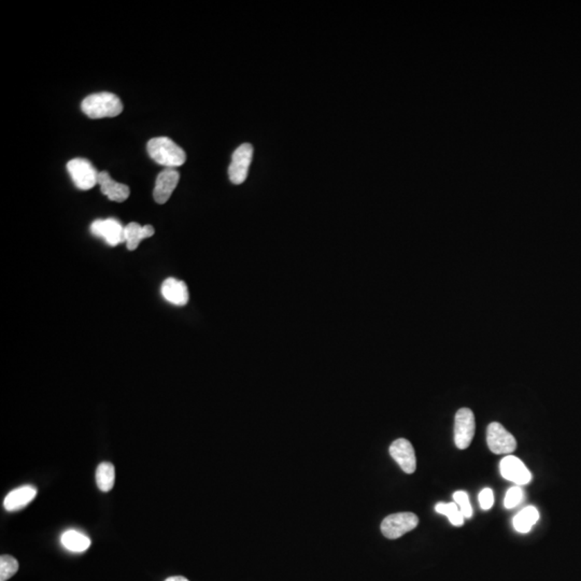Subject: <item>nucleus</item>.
I'll list each match as a JSON object with an SVG mask.
<instances>
[{"label":"nucleus","instance_id":"obj_1","mask_svg":"<svg viewBox=\"0 0 581 581\" xmlns=\"http://www.w3.org/2000/svg\"><path fill=\"white\" fill-rule=\"evenodd\" d=\"M148 153L157 164L176 168L186 163V154L182 148L168 137L153 138L148 143Z\"/></svg>","mask_w":581,"mask_h":581},{"label":"nucleus","instance_id":"obj_2","mask_svg":"<svg viewBox=\"0 0 581 581\" xmlns=\"http://www.w3.org/2000/svg\"><path fill=\"white\" fill-rule=\"evenodd\" d=\"M81 109L89 118H114L123 111V104L116 95L102 92L84 98Z\"/></svg>","mask_w":581,"mask_h":581},{"label":"nucleus","instance_id":"obj_3","mask_svg":"<svg viewBox=\"0 0 581 581\" xmlns=\"http://www.w3.org/2000/svg\"><path fill=\"white\" fill-rule=\"evenodd\" d=\"M419 518L413 512H398L384 518L382 524V532L388 539H397L406 533L417 528Z\"/></svg>","mask_w":581,"mask_h":581},{"label":"nucleus","instance_id":"obj_4","mask_svg":"<svg viewBox=\"0 0 581 581\" xmlns=\"http://www.w3.org/2000/svg\"><path fill=\"white\" fill-rule=\"evenodd\" d=\"M68 172L78 188L87 191L98 184V175L92 163L85 159H73L68 162Z\"/></svg>","mask_w":581,"mask_h":581},{"label":"nucleus","instance_id":"obj_5","mask_svg":"<svg viewBox=\"0 0 581 581\" xmlns=\"http://www.w3.org/2000/svg\"><path fill=\"white\" fill-rule=\"evenodd\" d=\"M475 415L470 408H461L454 418V443L461 450L467 449L475 435Z\"/></svg>","mask_w":581,"mask_h":581},{"label":"nucleus","instance_id":"obj_6","mask_svg":"<svg viewBox=\"0 0 581 581\" xmlns=\"http://www.w3.org/2000/svg\"><path fill=\"white\" fill-rule=\"evenodd\" d=\"M487 443L495 454H512L517 449V440L501 423L492 422L488 427Z\"/></svg>","mask_w":581,"mask_h":581},{"label":"nucleus","instance_id":"obj_7","mask_svg":"<svg viewBox=\"0 0 581 581\" xmlns=\"http://www.w3.org/2000/svg\"><path fill=\"white\" fill-rule=\"evenodd\" d=\"M252 157H253V148L250 143H244L235 150L232 163L229 167V176L233 184L239 186L246 181Z\"/></svg>","mask_w":581,"mask_h":581},{"label":"nucleus","instance_id":"obj_8","mask_svg":"<svg viewBox=\"0 0 581 581\" xmlns=\"http://www.w3.org/2000/svg\"><path fill=\"white\" fill-rule=\"evenodd\" d=\"M91 233L104 239L109 246H118L125 242L124 227L116 219L96 220L91 225Z\"/></svg>","mask_w":581,"mask_h":581},{"label":"nucleus","instance_id":"obj_9","mask_svg":"<svg viewBox=\"0 0 581 581\" xmlns=\"http://www.w3.org/2000/svg\"><path fill=\"white\" fill-rule=\"evenodd\" d=\"M501 475L509 481L516 483L517 485H528L532 480V474L524 465L520 458L514 456H507L501 461L499 464Z\"/></svg>","mask_w":581,"mask_h":581},{"label":"nucleus","instance_id":"obj_10","mask_svg":"<svg viewBox=\"0 0 581 581\" xmlns=\"http://www.w3.org/2000/svg\"><path fill=\"white\" fill-rule=\"evenodd\" d=\"M390 454L404 473L413 474L417 468L415 449L407 439L400 438L390 446Z\"/></svg>","mask_w":581,"mask_h":581},{"label":"nucleus","instance_id":"obj_11","mask_svg":"<svg viewBox=\"0 0 581 581\" xmlns=\"http://www.w3.org/2000/svg\"><path fill=\"white\" fill-rule=\"evenodd\" d=\"M179 179L180 175L174 168H166L162 172H159L153 191V197L157 204L163 205L168 202L175 188L178 186Z\"/></svg>","mask_w":581,"mask_h":581},{"label":"nucleus","instance_id":"obj_12","mask_svg":"<svg viewBox=\"0 0 581 581\" xmlns=\"http://www.w3.org/2000/svg\"><path fill=\"white\" fill-rule=\"evenodd\" d=\"M37 493L38 491L34 485H22L8 493L3 501V506L7 512H19L34 501Z\"/></svg>","mask_w":581,"mask_h":581},{"label":"nucleus","instance_id":"obj_13","mask_svg":"<svg viewBox=\"0 0 581 581\" xmlns=\"http://www.w3.org/2000/svg\"><path fill=\"white\" fill-rule=\"evenodd\" d=\"M162 295L167 302L175 306H186L188 303V289L186 283L175 278H168L162 285Z\"/></svg>","mask_w":581,"mask_h":581},{"label":"nucleus","instance_id":"obj_14","mask_svg":"<svg viewBox=\"0 0 581 581\" xmlns=\"http://www.w3.org/2000/svg\"><path fill=\"white\" fill-rule=\"evenodd\" d=\"M98 184L100 186L102 193L112 202L123 203L129 197V188L125 184H118L112 180L109 172H99Z\"/></svg>","mask_w":581,"mask_h":581},{"label":"nucleus","instance_id":"obj_15","mask_svg":"<svg viewBox=\"0 0 581 581\" xmlns=\"http://www.w3.org/2000/svg\"><path fill=\"white\" fill-rule=\"evenodd\" d=\"M154 227L151 225L140 226L138 223H129L124 227V235H125L126 247L130 251H134L139 246L143 239L154 235Z\"/></svg>","mask_w":581,"mask_h":581},{"label":"nucleus","instance_id":"obj_16","mask_svg":"<svg viewBox=\"0 0 581 581\" xmlns=\"http://www.w3.org/2000/svg\"><path fill=\"white\" fill-rule=\"evenodd\" d=\"M61 543L66 549L75 553H84L92 545L89 537L75 530H66L62 535Z\"/></svg>","mask_w":581,"mask_h":581},{"label":"nucleus","instance_id":"obj_17","mask_svg":"<svg viewBox=\"0 0 581 581\" xmlns=\"http://www.w3.org/2000/svg\"><path fill=\"white\" fill-rule=\"evenodd\" d=\"M539 519V512L534 506L522 509L514 518V528L519 533H528Z\"/></svg>","mask_w":581,"mask_h":581},{"label":"nucleus","instance_id":"obj_18","mask_svg":"<svg viewBox=\"0 0 581 581\" xmlns=\"http://www.w3.org/2000/svg\"><path fill=\"white\" fill-rule=\"evenodd\" d=\"M116 481V468L110 462L99 464L96 470V483L102 492L111 491Z\"/></svg>","mask_w":581,"mask_h":581},{"label":"nucleus","instance_id":"obj_19","mask_svg":"<svg viewBox=\"0 0 581 581\" xmlns=\"http://www.w3.org/2000/svg\"><path fill=\"white\" fill-rule=\"evenodd\" d=\"M438 514L444 515L448 517L449 520L452 522V526H462L464 524V516L461 512L460 508L456 503H439L435 507Z\"/></svg>","mask_w":581,"mask_h":581},{"label":"nucleus","instance_id":"obj_20","mask_svg":"<svg viewBox=\"0 0 581 581\" xmlns=\"http://www.w3.org/2000/svg\"><path fill=\"white\" fill-rule=\"evenodd\" d=\"M19 571V562L11 555H1L0 557V581H7L15 576Z\"/></svg>","mask_w":581,"mask_h":581},{"label":"nucleus","instance_id":"obj_21","mask_svg":"<svg viewBox=\"0 0 581 581\" xmlns=\"http://www.w3.org/2000/svg\"><path fill=\"white\" fill-rule=\"evenodd\" d=\"M454 499L456 504L460 508L461 512L463 515L464 518L470 519L473 516V507L470 505V499H468L467 493L464 491H458L454 493Z\"/></svg>","mask_w":581,"mask_h":581},{"label":"nucleus","instance_id":"obj_22","mask_svg":"<svg viewBox=\"0 0 581 581\" xmlns=\"http://www.w3.org/2000/svg\"><path fill=\"white\" fill-rule=\"evenodd\" d=\"M524 493L519 485L510 488L505 497L504 505L506 508L512 509L518 506L524 501Z\"/></svg>","mask_w":581,"mask_h":581},{"label":"nucleus","instance_id":"obj_23","mask_svg":"<svg viewBox=\"0 0 581 581\" xmlns=\"http://www.w3.org/2000/svg\"><path fill=\"white\" fill-rule=\"evenodd\" d=\"M479 503L483 510H489V509L492 508L493 504H494V495H493L492 490L489 489V488L483 489L479 494Z\"/></svg>","mask_w":581,"mask_h":581},{"label":"nucleus","instance_id":"obj_24","mask_svg":"<svg viewBox=\"0 0 581 581\" xmlns=\"http://www.w3.org/2000/svg\"><path fill=\"white\" fill-rule=\"evenodd\" d=\"M165 581H190V580H188V579H186V577L172 576V577H169V578H167L166 580H165Z\"/></svg>","mask_w":581,"mask_h":581}]
</instances>
